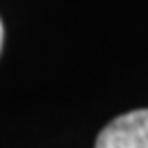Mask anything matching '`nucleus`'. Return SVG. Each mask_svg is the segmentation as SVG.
I'll list each match as a JSON object with an SVG mask.
<instances>
[{"label":"nucleus","mask_w":148,"mask_h":148,"mask_svg":"<svg viewBox=\"0 0 148 148\" xmlns=\"http://www.w3.org/2000/svg\"><path fill=\"white\" fill-rule=\"evenodd\" d=\"M96 148H148V109L129 111L100 131Z\"/></svg>","instance_id":"nucleus-1"},{"label":"nucleus","mask_w":148,"mask_h":148,"mask_svg":"<svg viewBox=\"0 0 148 148\" xmlns=\"http://www.w3.org/2000/svg\"><path fill=\"white\" fill-rule=\"evenodd\" d=\"M2 39H5V28H2V22H0V50H2Z\"/></svg>","instance_id":"nucleus-2"}]
</instances>
